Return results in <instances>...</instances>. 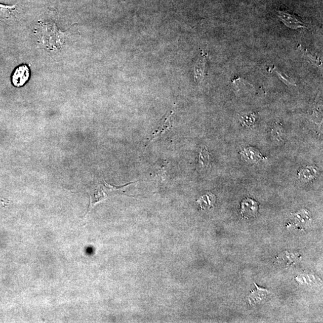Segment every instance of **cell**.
Segmentation results:
<instances>
[{"mask_svg": "<svg viewBox=\"0 0 323 323\" xmlns=\"http://www.w3.org/2000/svg\"><path fill=\"white\" fill-rule=\"evenodd\" d=\"M278 16L284 22L286 26L291 29H297L299 28L305 27V25L298 17L293 15V13L285 12V11H279Z\"/></svg>", "mask_w": 323, "mask_h": 323, "instance_id": "6da1fadb", "label": "cell"}, {"mask_svg": "<svg viewBox=\"0 0 323 323\" xmlns=\"http://www.w3.org/2000/svg\"><path fill=\"white\" fill-rule=\"evenodd\" d=\"M258 208V203L250 198H245L241 203V214L243 217L251 218L256 216Z\"/></svg>", "mask_w": 323, "mask_h": 323, "instance_id": "7a4b0ae2", "label": "cell"}, {"mask_svg": "<svg viewBox=\"0 0 323 323\" xmlns=\"http://www.w3.org/2000/svg\"><path fill=\"white\" fill-rule=\"evenodd\" d=\"M30 77L29 69L26 65L17 68L12 76V83L16 87H21L26 83Z\"/></svg>", "mask_w": 323, "mask_h": 323, "instance_id": "3957f363", "label": "cell"}, {"mask_svg": "<svg viewBox=\"0 0 323 323\" xmlns=\"http://www.w3.org/2000/svg\"><path fill=\"white\" fill-rule=\"evenodd\" d=\"M254 285L256 286V289L252 291L247 297L248 303L250 305H254L263 301L267 298L271 293L267 289L259 287L256 283H254Z\"/></svg>", "mask_w": 323, "mask_h": 323, "instance_id": "277c9868", "label": "cell"}, {"mask_svg": "<svg viewBox=\"0 0 323 323\" xmlns=\"http://www.w3.org/2000/svg\"><path fill=\"white\" fill-rule=\"evenodd\" d=\"M215 201H216V198L215 195L211 193H208L200 197L197 202L200 203L201 209L202 210H209L214 207Z\"/></svg>", "mask_w": 323, "mask_h": 323, "instance_id": "5b68a950", "label": "cell"}, {"mask_svg": "<svg viewBox=\"0 0 323 323\" xmlns=\"http://www.w3.org/2000/svg\"><path fill=\"white\" fill-rule=\"evenodd\" d=\"M243 160L248 162L249 163H254L258 162V161L263 160L262 156L257 150L251 147L243 149L242 152Z\"/></svg>", "mask_w": 323, "mask_h": 323, "instance_id": "8992f818", "label": "cell"}, {"mask_svg": "<svg viewBox=\"0 0 323 323\" xmlns=\"http://www.w3.org/2000/svg\"><path fill=\"white\" fill-rule=\"evenodd\" d=\"M173 111H171L168 113V115H166V117L164 119L162 124L158 127L157 131H156L154 132V134H153V138H152L150 143L154 140L155 138H157L158 136L164 134V133L168 131V130L171 129V127L172 126V116L173 115Z\"/></svg>", "mask_w": 323, "mask_h": 323, "instance_id": "52a82bcc", "label": "cell"}, {"mask_svg": "<svg viewBox=\"0 0 323 323\" xmlns=\"http://www.w3.org/2000/svg\"><path fill=\"white\" fill-rule=\"evenodd\" d=\"M209 167H210V155L206 147L203 146L201 147L200 152L198 168L202 171L208 169Z\"/></svg>", "mask_w": 323, "mask_h": 323, "instance_id": "ba28073f", "label": "cell"}, {"mask_svg": "<svg viewBox=\"0 0 323 323\" xmlns=\"http://www.w3.org/2000/svg\"><path fill=\"white\" fill-rule=\"evenodd\" d=\"M16 5H7L0 4V18L8 19L12 18L16 11Z\"/></svg>", "mask_w": 323, "mask_h": 323, "instance_id": "9c48e42d", "label": "cell"}, {"mask_svg": "<svg viewBox=\"0 0 323 323\" xmlns=\"http://www.w3.org/2000/svg\"><path fill=\"white\" fill-rule=\"evenodd\" d=\"M317 174V169L313 167H307V168L302 169L301 171H299L298 175L299 177L301 178V180H310L313 179V178L316 177Z\"/></svg>", "mask_w": 323, "mask_h": 323, "instance_id": "30bf717a", "label": "cell"}, {"mask_svg": "<svg viewBox=\"0 0 323 323\" xmlns=\"http://www.w3.org/2000/svg\"><path fill=\"white\" fill-rule=\"evenodd\" d=\"M204 69H205V61L204 59H200L198 61L197 66L195 67V78H196V81L198 83L202 80V78L203 77Z\"/></svg>", "mask_w": 323, "mask_h": 323, "instance_id": "8fae6325", "label": "cell"}, {"mask_svg": "<svg viewBox=\"0 0 323 323\" xmlns=\"http://www.w3.org/2000/svg\"><path fill=\"white\" fill-rule=\"evenodd\" d=\"M272 135L275 140L278 141H282L284 137V129L278 124L272 129Z\"/></svg>", "mask_w": 323, "mask_h": 323, "instance_id": "7c38bea8", "label": "cell"}, {"mask_svg": "<svg viewBox=\"0 0 323 323\" xmlns=\"http://www.w3.org/2000/svg\"><path fill=\"white\" fill-rule=\"evenodd\" d=\"M240 121L243 125L251 126V125H253L254 123V115L253 114H250L241 116Z\"/></svg>", "mask_w": 323, "mask_h": 323, "instance_id": "4fadbf2b", "label": "cell"}, {"mask_svg": "<svg viewBox=\"0 0 323 323\" xmlns=\"http://www.w3.org/2000/svg\"><path fill=\"white\" fill-rule=\"evenodd\" d=\"M167 171V166H163L162 168L158 171V175L159 177H161L162 179H165L166 177V172Z\"/></svg>", "mask_w": 323, "mask_h": 323, "instance_id": "5bb4252c", "label": "cell"}]
</instances>
